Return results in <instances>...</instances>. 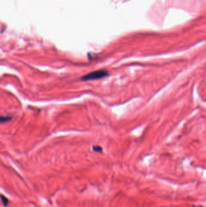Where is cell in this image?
Instances as JSON below:
<instances>
[{
  "instance_id": "obj_3",
  "label": "cell",
  "mask_w": 206,
  "mask_h": 207,
  "mask_svg": "<svg viewBox=\"0 0 206 207\" xmlns=\"http://www.w3.org/2000/svg\"><path fill=\"white\" fill-rule=\"evenodd\" d=\"M1 200H2V202H3V204L4 206H6L9 203V200L8 199L4 197V196H3V195H1Z\"/></svg>"
},
{
  "instance_id": "obj_1",
  "label": "cell",
  "mask_w": 206,
  "mask_h": 207,
  "mask_svg": "<svg viewBox=\"0 0 206 207\" xmlns=\"http://www.w3.org/2000/svg\"><path fill=\"white\" fill-rule=\"evenodd\" d=\"M109 75V71L107 70H99L91 71L81 77V80L83 81H88L102 79Z\"/></svg>"
},
{
  "instance_id": "obj_2",
  "label": "cell",
  "mask_w": 206,
  "mask_h": 207,
  "mask_svg": "<svg viewBox=\"0 0 206 207\" xmlns=\"http://www.w3.org/2000/svg\"><path fill=\"white\" fill-rule=\"evenodd\" d=\"M11 119H12L11 116H1V122L4 123V122H8L10 120H11Z\"/></svg>"
},
{
  "instance_id": "obj_4",
  "label": "cell",
  "mask_w": 206,
  "mask_h": 207,
  "mask_svg": "<svg viewBox=\"0 0 206 207\" xmlns=\"http://www.w3.org/2000/svg\"><path fill=\"white\" fill-rule=\"evenodd\" d=\"M93 150L94 152H102V148L99 146H94Z\"/></svg>"
}]
</instances>
